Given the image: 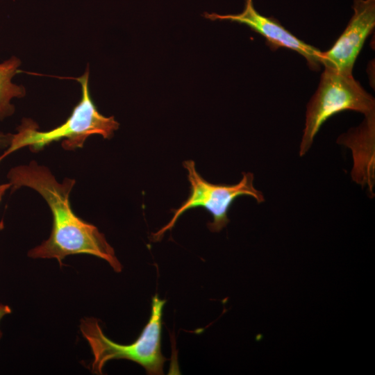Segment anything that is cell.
I'll use <instances>...</instances> for the list:
<instances>
[{"label": "cell", "instance_id": "277c9868", "mask_svg": "<svg viewBox=\"0 0 375 375\" xmlns=\"http://www.w3.org/2000/svg\"><path fill=\"white\" fill-rule=\"evenodd\" d=\"M344 110L375 113V101L354 79L352 74L325 67L315 94L307 106L305 128L299 155L304 156L323 124L331 116Z\"/></svg>", "mask_w": 375, "mask_h": 375}, {"label": "cell", "instance_id": "9c48e42d", "mask_svg": "<svg viewBox=\"0 0 375 375\" xmlns=\"http://www.w3.org/2000/svg\"><path fill=\"white\" fill-rule=\"evenodd\" d=\"M10 312L11 309L8 305L0 304V320Z\"/></svg>", "mask_w": 375, "mask_h": 375}, {"label": "cell", "instance_id": "30bf717a", "mask_svg": "<svg viewBox=\"0 0 375 375\" xmlns=\"http://www.w3.org/2000/svg\"><path fill=\"white\" fill-rule=\"evenodd\" d=\"M11 184L8 182L4 184L0 185V202L2 199L3 196L4 195L5 192L8 190L10 189Z\"/></svg>", "mask_w": 375, "mask_h": 375}, {"label": "cell", "instance_id": "3957f363", "mask_svg": "<svg viewBox=\"0 0 375 375\" xmlns=\"http://www.w3.org/2000/svg\"><path fill=\"white\" fill-rule=\"evenodd\" d=\"M165 303L157 294L152 297L149 320L140 336L129 344H120L106 337L96 318L82 319L80 330L93 355L91 372L102 374L108 361L126 359L142 366L149 374H162L166 358L161 351L162 315Z\"/></svg>", "mask_w": 375, "mask_h": 375}, {"label": "cell", "instance_id": "5b68a950", "mask_svg": "<svg viewBox=\"0 0 375 375\" xmlns=\"http://www.w3.org/2000/svg\"><path fill=\"white\" fill-rule=\"evenodd\" d=\"M188 172L190 184V194L181 206L173 210L170 221L159 231L152 233L153 240H160L164 233L172 230L178 218L187 210L201 207L208 211L212 221L208 223L211 232L218 233L229 222L228 212L233 201L239 197L249 196L258 203L265 201L262 192L253 185L254 176L251 172H242L241 180L236 184H214L206 181L197 171L193 160L183 162Z\"/></svg>", "mask_w": 375, "mask_h": 375}, {"label": "cell", "instance_id": "8fae6325", "mask_svg": "<svg viewBox=\"0 0 375 375\" xmlns=\"http://www.w3.org/2000/svg\"><path fill=\"white\" fill-rule=\"evenodd\" d=\"M1 336H2V332H1V331L0 329V339H1Z\"/></svg>", "mask_w": 375, "mask_h": 375}, {"label": "cell", "instance_id": "52a82bcc", "mask_svg": "<svg viewBox=\"0 0 375 375\" xmlns=\"http://www.w3.org/2000/svg\"><path fill=\"white\" fill-rule=\"evenodd\" d=\"M244 2L240 13H206L205 17L211 20H228L243 24L263 36L272 49L281 47L293 50L305 58L311 69H319L322 51L297 38L276 19L260 14L255 8L253 0H244Z\"/></svg>", "mask_w": 375, "mask_h": 375}, {"label": "cell", "instance_id": "8992f818", "mask_svg": "<svg viewBox=\"0 0 375 375\" xmlns=\"http://www.w3.org/2000/svg\"><path fill=\"white\" fill-rule=\"evenodd\" d=\"M353 15L344 32L327 51L321 64L340 72L352 74L365 40L375 26V0H354Z\"/></svg>", "mask_w": 375, "mask_h": 375}, {"label": "cell", "instance_id": "ba28073f", "mask_svg": "<svg viewBox=\"0 0 375 375\" xmlns=\"http://www.w3.org/2000/svg\"><path fill=\"white\" fill-rule=\"evenodd\" d=\"M20 65V60L15 56L0 63V121L14 113L15 107L11 100L22 98L26 94L24 86L12 82V78L19 72Z\"/></svg>", "mask_w": 375, "mask_h": 375}, {"label": "cell", "instance_id": "6da1fadb", "mask_svg": "<svg viewBox=\"0 0 375 375\" xmlns=\"http://www.w3.org/2000/svg\"><path fill=\"white\" fill-rule=\"evenodd\" d=\"M7 178L11 192L24 186L33 189L44 198L52 213L49 238L31 249L29 257L55 258L62 266V260L67 256L85 253L106 260L116 272L122 271V265L104 235L73 212L69 194L76 183L74 179L65 178L59 183L48 168L35 161L12 167Z\"/></svg>", "mask_w": 375, "mask_h": 375}, {"label": "cell", "instance_id": "7a4b0ae2", "mask_svg": "<svg viewBox=\"0 0 375 375\" xmlns=\"http://www.w3.org/2000/svg\"><path fill=\"white\" fill-rule=\"evenodd\" d=\"M89 69L76 80L81 85V99L74 107L66 121L47 131H39L38 125L31 119H23L17 133L8 134V147L0 156V162L10 153L24 147L38 151L49 144L63 140L62 147L66 150L81 148L92 135L110 138L119 124L113 116L105 117L97 110L88 87Z\"/></svg>", "mask_w": 375, "mask_h": 375}]
</instances>
